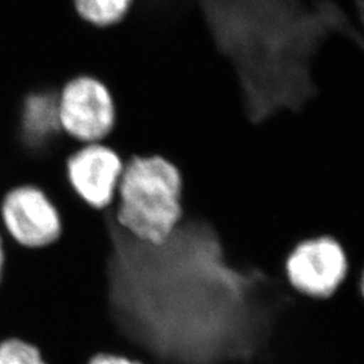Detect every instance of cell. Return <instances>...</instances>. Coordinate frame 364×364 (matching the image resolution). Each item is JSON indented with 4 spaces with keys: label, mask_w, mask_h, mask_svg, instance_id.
Listing matches in <instances>:
<instances>
[{
    "label": "cell",
    "mask_w": 364,
    "mask_h": 364,
    "mask_svg": "<svg viewBox=\"0 0 364 364\" xmlns=\"http://www.w3.org/2000/svg\"><path fill=\"white\" fill-rule=\"evenodd\" d=\"M181 171L159 156L124 164L111 216L117 227L147 245H162L183 219Z\"/></svg>",
    "instance_id": "cell-1"
},
{
    "label": "cell",
    "mask_w": 364,
    "mask_h": 364,
    "mask_svg": "<svg viewBox=\"0 0 364 364\" xmlns=\"http://www.w3.org/2000/svg\"><path fill=\"white\" fill-rule=\"evenodd\" d=\"M58 119L63 131L78 144L105 142L117 122L114 96L97 77L70 78L58 93Z\"/></svg>",
    "instance_id": "cell-2"
},
{
    "label": "cell",
    "mask_w": 364,
    "mask_h": 364,
    "mask_svg": "<svg viewBox=\"0 0 364 364\" xmlns=\"http://www.w3.org/2000/svg\"><path fill=\"white\" fill-rule=\"evenodd\" d=\"M3 232L18 246L43 248L61 235V216L48 195L34 185H21L7 192L0 205Z\"/></svg>",
    "instance_id": "cell-3"
},
{
    "label": "cell",
    "mask_w": 364,
    "mask_h": 364,
    "mask_svg": "<svg viewBox=\"0 0 364 364\" xmlns=\"http://www.w3.org/2000/svg\"><path fill=\"white\" fill-rule=\"evenodd\" d=\"M290 285L313 299H328L344 282L348 259L343 246L331 236L301 242L285 263Z\"/></svg>",
    "instance_id": "cell-4"
},
{
    "label": "cell",
    "mask_w": 364,
    "mask_h": 364,
    "mask_svg": "<svg viewBox=\"0 0 364 364\" xmlns=\"http://www.w3.org/2000/svg\"><path fill=\"white\" fill-rule=\"evenodd\" d=\"M123 170L124 161L103 142L82 144L66 159V177L73 192L97 210L114 205Z\"/></svg>",
    "instance_id": "cell-5"
},
{
    "label": "cell",
    "mask_w": 364,
    "mask_h": 364,
    "mask_svg": "<svg viewBox=\"0 0 364 364\" xmlns=\"http://www.w3.org/2000/svg\"><path fill=\"white\" fill-rule=\"evenodd\" d=\"M134 0H73V7L81 21L93 27L105 28L119 25L130 11Z\"/></svg>",
    "instance_id": "cell-6"
},
{
    "label": "cell",
    "mask_w": 364,
    "mask_h": 364,
    "mask_svg": "<svg viewBox=\"0 0 364 364\" xmlns=\"http://www.w3.org/2000/svg\"><path fill=\"white\" fill-rule=\"evenodd\" d=\"M0 364H46L37 346L22 338L0 341Z\"/></svg>",
    "instance_id": "cell-7"
},
{
    "label": "cell",
    "mask_w": 364,
    "mask_h": 364,
    "mask_svg": "<svg viewBox=\"0 0 364 364\" xmlns=\"http://www.w3.org/2000/svg\"><path fill=\"white\" fill-rule=\"evenodd\" d=\"M88 364H142L135 362L130 358L119 353H108V352H100L92 356Z\"/></svg>",
    "instance_id": "cell-8"
},
{
    "label": "cell",
    "mask_w": 364,
    "mask_h": 364,
    "mask_svg": "<svg viewBox=\"0 0 364 364\" xmlns=\"http://www.w3.org/2000/svg\"><path fill=\"white\" fill-rule=\"evenodd\" d=\"M4 239L3 235L0 232V279H1V274H3V267H4Z\"/></svg>",
    "instance_id": "cell-9"
},
{
    "label": "cell",
    "mask_w": 364,
    "mask_h": 364,
    "mask_svg": "<svg viewBox=\"0 0 364 364\" xmlns=\"http://www.w3.org/2000/svg\"><path fill=\"white\" fill-rule=\"evenodd\" d=\"M360 291H362V296H363L364 299V270L363 273H362V277H360Z\"/></svg>",
    "instance_id": "cell-10"
}]
</instances>
